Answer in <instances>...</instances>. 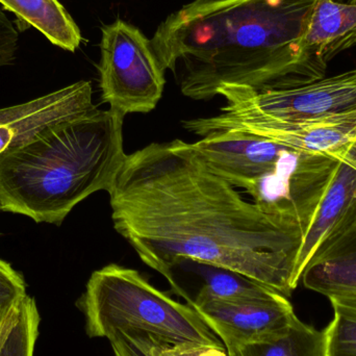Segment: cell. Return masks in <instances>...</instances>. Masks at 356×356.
<instances>
[{"label": "cell", "instance_id": "23", "mask_svg": "<svg viewBox=\"0 0 356 356\" xmlns=\"http://www.w3.org/2000/svg\"><path fill=\"white\" fill-rule=\"evenodd\" d=\"M115 356H147L123 334H116L110 340Z\"/></svg>", "mask_w": 356, "mask_h": 356}, {"label": "cell", "instance_id": "3", "mask_svg": "<svg viewBox=\"0 0 356 356\" xmlns=\"http://www.w3.org/2000/svg\"><path fill=\"white\" fill-rule=\"evenodd\" d=\"M123 120L97 108L1 156V211L60 225L81 201L108 192L127 156Z\"/></svg>", "mask_w": 356, "mask_h": 356}, {"label": "cell", "instance_id": "21", "mask_svg": "<svg viewBox=\"0 0 356 356\" xmlns=\"http://www.w3.org/2000/svg\"><path fill=\"white\" fill-rule=\"evenodd\" d=\"M27 296L24 278L0 259V314L10 311Z\"/></svg>", "mask_w": 356, "mask_h": 356}, {"label": "cell", "instance_id": "27", "mask_svg": "<svg viewBox=\"0 0 356 356\" xmlns=\"http://www.w3.org/2000/svg\"><path fill=\"white\" fill-rule=\"evenodd\" d=\"M0 211H1V209H0Z\"/></svg>", "mask_w": 356, "mask_h": 356}, {"label": "cell", "instance_id": "20", "mask_svg": "<svg viewBox=\"0 0 356 356\" xmlns=\"http://www.w3.org/2000/svg\"><path fill=\"white\" fill-rule=\"evenodd\" d=\"M323 334L326 356H356V316L334 309Z\"/></svg>", "mask_w": 356, "mask_h": 356}, {"label": "cell", "instance_id": "16", "mask_svg": "<svg viewBox=\"0 0 356 356\" xmlns=\"http://www.w3.org/2000/svg\"><path fill=\"white\" fill-rule=\"evenodd\" d=\"M0 4L16 15L21 31L33 26L67 51L81 46V29L58 0H0Z\"/></svg>", "mask_w": 356, "mask_h": 356}, {"label": "cell", "instance_id": "2", "mask_svg": "<svg viewBox=\"0 0 356 356\" xmlns=\"http://www.w3.org/2000/svg\"><path fill=\"white\" fill-rule=\"evenodd\" d=\"M317 1L193 0L159 25L152 47L165 71L180 66L181 93L194 100L300 85L321 79L300 50Z\"/></svg>", "mask_w": 356, "mask_h": 356}, {"label": "cell", "instance_id": "11", "mask_svg": "<svg viewBox=\"0 0 356 356\" xmlns=\"http://www.w3.org/2000/svg\"><path fill=\"white\" fill-rule=\"evenodd\" d=\"M356 223V140L341 154L338 167L303 238L297 276Z\"/></svg>", "mask_w": 356, "mask_h": 356}, {"label": "cell", "instance_id": "9", "mask_svg": "<svg viewBox=\"0 0 356 356\" xmlns=\"http://www.w3.org/2000/svg\"><path fill=\"white\" fill-rule=\"evenodd\" d=\"M194 309L225 347L274 340L298 320L288 297L278 292L253 300L209 301Z\"/></svg>", "mask_w": 356, "mask_h": 356}, {"label": "cell", "instance_id": "24", "mask_svg": "<svg viewBox=\"0 0 356 356\" xmlns=\"http://www.w3.org/2000/svg\"><path fill=\"white\" fill-rule=\"evenodd\" d=\"M328 300L330 301L332 309L356 316V296L336 297Z\"/></svg>", "mask_w": 356, "mask_h": 356}, {"label": "cell", "instance_id": "7", "mask_svg": "<svg viewBox=\"0 0 356 356\" xmlns=\"http://www.w3.org/2000/svg\"><path fill=\"white\" fill-rule=\"evenodd\" d=\"M340 156L286 148L245 190L264 213L305 236Z\"/></svg>", "mask_w": 356, "mask_h": 356}, {"label": "cell", "instance_id": "5", "mask_svg": "<svg viewBox=\"0 0 356 356\" xmlns=\"http://www.w3.org/2000/svg\"><path fill=\"white\" fill-rule=\"evenodd\" d=\"M99 87L110 110L146 114L156 108L164 93L165 72L141 29L117 19L102 26Z\"/></svg>", "mask_w": 356, "mask_h": 356}, {"label": "cell", "instance_id": "12", "mask_svg": "<svg viewBox=\"0 0 356 356\" xmlns=\"http://www.w3.org/2000/svg\"><path fill=\"white\" fill-rule=\"evenodd\" d=\"M191 144L211 172L243 188L271 168L288 148L266 138L236 131H211Z\"/></svg>", "mask_w": 356, "mask_h": 356}, {"label": "cell", "instance_id": "19", "mask_svg": "<svg viewBox=\"0 0 356 356\" xmlns=\"http://www.w3.org/2000/svg\"><path fill=\"white\" fill-rule=\"evenodd\" d=\"M123 334L147 356H229L225 346L175 344L144 332Z\"/></svg>", "mask_w": 356, "mask_h": 356}, {"label": "cell", "instance_id": "25", "mask_svg": "<svg viewBox=\"0 0 356 356\" xmlns=\"http://www.w3.org/2000/svg\"><path fill=\"white\" fill-rule=\"evenodd\" d=\"M14 307H13L12 309H10V311L4 312V313L0 314V337H1L4 328H6V323H8V318H10V313H12L13 309H14Z\"/></svg>", "mask_w": 356, "mask_h": 356}, {"label": "cell", "instance_id": "22", "mask_svg": "<svg viewBox=\"0 0 356 356\" xmlns=\"http://www.w3.org/2000/svg\"><path fill=\"white\" fill-rule=\"evenodd\" d=\"M18 41V31L0 8V68L14 64Z\"/></svg>", "mask_w": 356, "mask_h": 356}, {"label": "cell", "instance_id": "17", "mask_svg": "<svg viewBox=\"0 0 356 356\" xmlns=\"http://www.w3.org/2000/svg\"><path fill=\"white\" fill-rule=\"evenodd\" d=\"M234 348L238 356H326L323 330L299 318L280 338Z\"/></svg>", "mask_w": 356, "mask_h": 356}, {"label": "cell", "instance_id": "8", "mask_svg": "<svg viewBox=\"0 0 356 356\" xmlns=\"http://www.w3.org/2000/svg\"><path fill=\"white\" fill-rule=\"evenodd\" d=\"M184 129L204 137L211 131L251 134L286 147L339 156L356 140V112L309 122H282L261 118H227L222 115L184 121Z\"/></svg>", "mask_w": 356, "mask_h": 356}, {"label": "cell", "instance_id": "14", "mask_svg": "<svg viewBox=\"0 0 356 356\" xmlns=\"http://www.w3.org/2000/svg\"><path fill=\"white\" fill-rule=\"evenodd\" d=\"M356 45V0H318L300 42L305 64L325 76L327 64L339 54Z\"/></svg>", "mask_w": 356, "mask_h": 356}, {"label": "cell", "instance_id": "1", "mask_svg": "<svg viewBox=\"0 0 356 356\" xmlns=\"http://www.w3.org/2000/svg\"><path fill=\"white\" fill-rule=\"evenodd\" d=\"M115 229L164 275L180 259L225 268L290 298L303 234L245 200L192 144L152 143L127 154L111 186Z\"/></svg>", "mask_w": 356, "mask_h": 356}, {"label": "cell", "instance_id": "18", "mask_svg": "<svg viewBox=\"0 0 356 356\" xmlns=\"http://www.w3.org/2000/svg\"><path fill=\"white\" fill-rule=\"evenodd\" d=\"M40 323L37 303L27 295L10 313L0 337V356L35 355Z\"/></svg>", "mask_w": 356, "mask_h": 356}, {"label": "cell", "instance_id": "10", "mask_svg": "<svg viewBox=\"0 0 356 356\" xmlns=\"http://www.w3.org/2000/svg\"><path fill=\"white\" fill-rule=\"evenodd\" d=\"M90 81H79L42 97L0 108V158L29 145L58 125L97 110Z\"/></svg>", "mask_w": 356, "mask_h": 356}, {"label": "cell", "instance_id": "26", "mask_svg": "<svg viewBox=\"0 0 356 356\" xmlns=\"http://www.w3.org/2000/svg\"><path fill=\"white\" fill-rule=\"evenodd\" d=\"M228 351V355L229 356H238L234 347H226Z\"/></svg>", "mask_w": 356, "mask_h": 356}, {"label": "cell", "instance_id": "15", "mask_svg": "<svg viewBox=\"0 0 356 356\" xmlns=\"http://www.w3.org/2000/svg\"><path fill=\"white\" fill-rule=\"evenodd\" d=\"M301 282L328 299L356 296V223L309 264Z\"/></svg>", "mask_w": 356, "mask_h": 356}, {"label": "cell", "instance_id": "6", "mask_svg": "<svg viewBox=\"0 0 356 356\" xmlns=\"http://www.w3.org/2000/svg\"><path fill=\"white\" fill-rule=\"evenodd\" d=\"M222 115L227 118H261L309 122L356 112V68L300 85L254 90L224 87Z\"/></svg>", "mask_w": 356, "mask_h": 356}, {"label": "cell", "instance_id": "4", "mask_svg": "<svg viewBox=\"0 0 356 356\" xmlns=\"http://www.w3.org/2000/svg\"><path fill=\"white\" fill-rule=\"evenodd\" d=\"M76 307L89 338L144 332L175 344L225 346L196 309L152 286L137 270L117 264L92 273Z\"/></svg>", "mask_w": 356, "mask_h": 356}, {"label": "cell", "instance_id": "13", "mask_svg": "<svg viewBox=\"0 0 356 356\" xmlns=\"http://www.w3.org/2000/svg\"><path fill=\"white\" fill-rule=\"evenodd\" d=\"M163 276L193 309L209 301L253 300L277 292L232 270L188 259H178Z\"/></svg>", "mask_w": 356, "mask_h": 356}]
</instances>
